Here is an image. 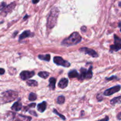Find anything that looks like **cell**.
I'll return each mask as SVG.
<instances>
[{
  "instance_id": "obj_1",
  "label": "cell",
  "mask_w": 121,
  "mask_h": 121,
  "mask_svg": "<svg viewBox=\"0 0 121 121\" xmlns=\"http://www.w3.org/2000/svg\"><path fill=\"white\" fill-rule=\"evenodd\" d=\"M82 40V37L78 32H74L69 37L63 40L61 44L63 46L69 47L74 46L79 43Z\"/></svg>"
},
{
  "instance_id": "obj_2",
  "label": "cell",
  "mask_w": 121,
  "mask_h": 121,
  "mask_svg": "<svg viewBox=\"0 0 121 121\" xmlns=\"http://www.w3.org/2000/svg\"><path fill=\"white\" fill-rule=\"evenodd\" d=\"M59 14V11L57 8H53L50 11V13L47 18V26L48 28H53L56 24Z\"/></svg>"
},
{
  "instance_id": "obj_3",
  "label": "cell",
  "mask_w": 121,
  "mask_h": 121,
  "mask_svg": "<svg viewBox=\"0 0 121 121\" xmlns=\"http://www.w3.org/2000/svg\"><path fill=\"white\" fill-rule=\"evenodd\" d=\"M3 100L4 102H10L16 99L18 97V93L13 91H7L2 93Z\"/></svg>"
},
{
  "instance_id": "obj_4",
  "label": "cell",
  "mask_w": 121,
  "mask_h": 121,
  "mask_svg": "<svg viewBox=\"0 0 121 121\" xmlns=\"http://www.w3.org/2000/svg\"><path fill=\"white\" fill-rule=\"evenodd\" d=\"M92 66H91L89 70H86V69L81 68L80 69V74H79L78 77V79L80 80L84 79H90L92 78L93 73H92Z\"/></svg>"
},
{
  "instance_id": "obj_5",
  "label": "cell",
  "mask_w": 121,
  "mask_h": 121,
  "mask_svg": "<svg viewBox=\"0 0 121 121\" xmlns=\"http://www.w3.org/2000/svg\"><path fill=\"white\" fill-rule=\"evenodd\" d=\"M121 50V39L119 36L114 35V44L110 46V52H117Z\"/></svg>"
},
{
  "instance_id": "obj_6",
  "label": "cell",
  "mask_w": 121,
  "mask_h": 121,
  "mask_svg": "<svg viewBox=\"0 0 121 121\" xmlns=\"http://www.w3.org/2000/svg\"><path fill=\"white\" fill-rule=\"evenodd\" d=\"M11 115V118H10L9 121H31V117L22 115L12 113Z\"/></svg>"
},
{
  "instance_id": "obj_7",
  "label": "cell",
  "mask_w": 121,
  "mask_h": 121,
  "mask_svg": "<svg viewBox=\"0 0 121 121\" xmlns=\"http://www.w3.org/2000/svg\"><path fill=\"white\" fill-rule=\"evenodd\" d=\"M53 60H54V63L56 64L57 65H59V66H61L66 67H69L70 66V63L69 61L63 60V58H61V57H54Z\"/></svg>"
},
{
  "instance_id": "obj_8",
  "label": "cell",
  "mask_w": 121,
  "mask_h": 121,
  "mask_svg": "<svg viewBox=\"0 0 121 121\" xmlns=\"http://www.w3.org/2000/svg\"><path fill=\"white\" fill-rule=\"evenodd\" d=\"M121 89V86L120 85H117L115 86H113V87H111V88L108 89L106 90V91L104 92V95L105 96H111L114 93H117L119 91H120Z\"/></svg>"
},
{
  "instance_id": "obj_9",
  "label": "cell",
  "mask_w": 121,
  "mask_h": 121,
  "mask_svg": "<svg viewBox=\"0 0 121 121\" xmlns=\"http://www.w3.org/2000/svg\"><path fill=\"white\" fill-rule=\"evenodd\" d=\"M79 50L81 52L85 53L86 54H89V55L93 57H98V54L94 50L91 48H89L87 47H83V48H80Z\"/></svg>"
},
{
  "instance_id": "obj_10",
  "label": "cell",
  "mask_w": 121,
  "mask_h": 121,
  "mask_svg": "<svg viewBox=\"0 0 121 121\" xmlns=\"http://www.w3.org/2000/svg\"><path fill=\"white\" fill-rule=\"evenodd\" d=\"M35 73L33 71H22L20 73V78L22 80H26L34 76Z\"/></svg>"
},
{
  "instance_id": "obj_11",
  "label": "cell",
  "mask_w": 121,
  "mask_h": 121,
  "mask_svg": "<svg viewBox=\"0 0 121 121\" xmlns=\"http://www.w3.org/2000/svg\"><path fill=\"white\" fill-rule=\"evenodd\" d=\"M15 7V2H13V3L10 4L6 6L3 9H2V12H1V15H4V16H6L7 14L8 13H10L12 10L14 8V7Z\"/></svg>"
},
{
  "instance_id": "obj_12",
  "label": "cell",
  "mask_w": 121,
  "mask_h": 121,
  "mask_svg": "<svg viewBox=\"0 0 121 121\" xmlns=\"http://www.w3.org/2000/svg\"><path fill=\"white\" fill-rule=\"evenodd\" d=\"M34 35V34L32 33H31L30 31L29 30H26L25 31H24L21 35H20V37H19V39L20 40H23V39H26L27 37H32Z\"/></svg>"
},
{
  "instance_id": "obj_13",
  "label": "cell",
  "mask_w": 121,
  "mask_h": 121,
  "mask_svg": "<svg viewBox=\"0 0 121 121\" xmlns=\"http://www.w3.org/2000/svg\"><path fill=\"white\" fill-rule=\"evenodd\" d=\"M22 108V105H21V102H20V100H19L18 101L16 102H15L11 107V109L13 110V111H16V112H17V111H20Z\"/></svg>"
},
{
  "instance_id": "obj_14",
  "label": "cell",
  "mask_w": 121,
  "mask_h": 121,
  "mask_svg": "<svg viewBox=\"0 0 121 121\" xmlns=\"http://www.w3.org/2000/svg\"><path fill=\"white\" fill-rule=\"evenodd\" d=\"M68 85V80L66 78H63L59 83V87L61 89L66 88Z\"/></svg>"
},
{
  "instance_id": "obj_15",
  "label": "cell",
  "mask_w": 121,
  "mask_h": 121,
  "mask_svg": "<svg viewBox=\"0 0 121 121\" xmlns=\"http://www.w3.org/2000/svg\"><path fill=\"white\" fill-rule=\"evenodd\" d=\"M47 103L46 102H43L42 103H40L39 105H37V110L40 112H44L46 109L47 106Z\"/></svg>"
},
{
  "instance_id": "obj_16",
  "label": "cell",
  "mask_w": 121,
  "mask_h": 121,
  "mask_svg": "<svg viewBox=\"0 0 121 121\" xmlns=\"http://www.w3.org/2000/svg\"><path fill=\"white\" fill-rule=\"evenodd\" d=\"M56 79L54 78H51L49 80V88L51 90H54L56 87Z\"/></svg>"
},
{
  "instance_id": "obj_17",
  "label": "cell",
  "mask_w": 121,
  "mask_h": 121,
  "mask_svg": "<svg viewBox=\"0 0 121 121\" xmlns=\"http://www.w3.org/2000/svg\"><path fill=\"white\" fill-rule=\"evenodd\" d=\"M110 102H111V104L112 105H115L117 104H121V96L116 97V98H114L113 99H111Z\"/></svg>"
},
{
  "instance_id": "obj_18",
  "label": "cell",
  "mask_w": 121,
  "mask_h": 121,
  "mask_svg": "<svg viewBox=\"0 0 121 121\" xmlns=\"http://www.w3.org/2000/svg\"><path fill=\"white\" fill-rule=\"evenodd\" d=\"M68 76L70 78H76L79 77V74L76 70H72L70 72H69Z\"/></svg>"
},
{
  "instance_id": "obj_19",
  "label": "cell",
  "mask_w": 121,
  "mask_h": 121,
  "mask_svg": "<svg viewBox=\"0 0 121 121\" xmlns=\"http://www.w3.org/2000/svg\"><path fill=\"white\" fill-rule=\"evenodd\" d=\"M39 59L42 60H44V61H49L50 60V54H46V55H43V54H40L38 56Z\"/></svg>"
},
{
  "instance_id": "obj_20",
  "label": "cell",
  "mask_w": 121,
  "mask_h": 121,
  "mask_svg": "<svg viewBox=\"0 0 121 121\" xmlns=\"http://www.w3.org/2000/svg\"><path fill=\"white\" fill-rule=\"evenodd\" d=\"M38 75L43 79H47L49 76V73L47 72H40L38 73Z\"/></svg>"
},
{
  "instance_id": "obj_21",
  "label": "cell",
  "mask_w": 121,
  "mask_h": 121,
  "mask_svg": "<svg viewBox=\"0 0 121 121\" xmlns=\"http://www.w3.org/2000/svg\"><path fill=\"white\" fill-rule=\"evenodd\" d=\"M27 84L28 86H33V87H34V86H37L38 85L37 82L35 81V80H27Z\"/></svg>"
},
{
  "instance_id": "obj_22",
  "label": "cell",
  "mask_w": 121,
  "mask_h": 121,
  "mask_svg": "<svg viewBox=\"0 0 121 121\" xmlns=\"http://www.w3.org/2000/svg\"><path fill=\"white\" fill-rule=\"evenodd\" d=\"M37 98V96L34 93H31L28 96V99L30 101H34V100H36Z\"/></svg>"
},
{
  "instance_id": "obj_23",
  "label": "cell",
  "mask_w": 121,
  "mask_h": 121,
  "mask_svg": "<svg viewBox=\"0 0 121 121\" xmlns=\"http://www.w3.org/2000/svg\"><path fill=\"white\" fill-rule=\"evenodd\" d=\"M35 106H36V104H35V103H33V104H30V105H28L27 106H25V107L24 108V111L26 112V111H28L30 108H33L35 107Z\"/></svg>"
},
{
  "instance_id": "obj_24",
  "label": "cell",
  "mask_w": 121,
  "mask_h": 121,
  "mask_svg": "<svg viewBox=\"0 0 121 121\" xmlns=\"http://www.w3.org/2000/svg\"><path fill=\"white\" fill-rule=\"evenodd\" d=\"M65 101V98L63 96H60L58 97L57 100V102L59 104H64Z\"/></svg>"
},
{
  "instance_id": "obj_25",
  "label": "cell",
  "mask_w": 121,
  "mask_h": 121,
  "mask_svg": "<svg viewBox=\"0 0 121 121\" xmlns=\"http://www.w3.org/2000/svg\"><path fill=\"white\" fill-rule=\"evenodd\" d=\"M53 112H54V113H56V115H57L58 116H59V117H60L62 119H63V120H66V118H65V117H64L63 115L59 113L56 109H53Z\"/></svg>"
},
{
  "instance_id": "obj_26",
  "label": "cell",
  "mask_w": 121,
  "mask_h": 121,
  "mask_svg": "<svg viewBox=\"0 0 121 121\" xmlns=\"http://www.w3.org/2000/svg\"><path fill=\"white\" fill-rule=\"evenodd\" d=\"M106 80L107 81H110V80H118V78H117V76H113L111 77V78H106Z\"/></svg>"
},
{
  "instance_id": "obj_27",
  "label": "cell",
  "mask_w": 121,
  "mask_h": 121,
  "mask_svg": "<svg viewBox=\"0 0 121 121\" xmlns=\"http://www.w3.org/2000/svg\"><path fill=\"white\" fill-rule=\"evenodd\" d=\"M97 99H98V101L100 102V101H102V100H103V99H104V98H103L102 96L101 95L98 94V95H97Z\"/></svg>"
},
{
  "instance_id": "obj_28",
  "label": "cell",
  "mask_w": 121,
  "mask_h": 121,
  "mask_svg": "<svg viewBox=\"0 0 121 121\" xmlns=\"http://www.w3.org/2000/svg\"><path fill=\"white\" fill-rule=\"evenodd\" d=\"M109 119V118L108 117H106L105 118L102 119H100V120H99L98 121H108Z\"/></svg>"
},
{
  "instance_id": "obj_29",
  "label": "cell",
  "mask_w": 121,
  "mask_h": 121,
  "mask_svg": "<svg viewBox=\"0 0 121 121\" xmlns=\"http://www.w3.org/2000/svg\"><path fill=\"white\" fill-rule=\"evenodd\" d=\"M29 112H30V114H32V115H34V116H35V117H37V113H35V112H34V111H29Z\"/></svg>"
},
{
  "instance_id": "obj_30",
  "label": "cell",
  "mask_w": 121,
  "mask_h": 121,
  "mask_svg": "<svg viewBox=\"0 0 121 121\" xmlns=\"http://www.w3.org/2000/svg\"><path fill=\"white\" fill-rule=\"evenodd\" d=\"M5 73V70L4 69L0 68V75H2V74H4Z\"/></svg>"
},
{
  "instance_id": "obj_31",
  "label": "cell",
  "mask_w": 121,
  "mask_h": 121,
  "mask_svg": "<svg viewBox=\"0 0 121 121\" xmlns=\"http://www.w3.org/2000/svg\"><path fill=\"white\" fill-rule=\"evenodd\" d=\"M117 119H118V120L121 121V112H119V113L117 115Z\"/></svg>"
},
{
  "instance_id": "obj_32",
  "label": "cell",
  "mask_w": 121,
  "mask_h": 121,
  "mask_svg": "<svg viewBox=\"0 0 121 121\" xmlns=\"http://www.w3.org/2000/svg\"><path fill=\"white\" fill-rule=\"evenodd\" d=\"M86 27H85V26H83V27H82L81 28V31L82 32H85L86 31Z\"/></svg>"
},
{
  "instance_id": "obj_33",
  "label": "cell",
  "mask_w": 121,
  "mask_h": 121,
  "mask_svg": "<svg viewBox=\"0 0 121 121\" xmlns=\"http://www.w3.org/2000/svg\"><path fill=\"white\" fill-rule=\"evenodd\" d=\"M39 1H40V0H33L32 2H33V4H37L39 2Z\"/></svg>"
},
{
  "instance_id": "obj_34",
  "label": "cell",
  "mask_w": 121,
  "mask_h": 121,
  "mask_svg": "<svg viewBox=\"0 0 121 121\" xmlns=\"http://www.w3.org/2000/svg\"><path fill=\"white\" fill-rule=\"evenodd\" d=\"M119 27H120V31H121V22H119Z\"/></svg>"
},
{
  "instance_id": "obj_35",
  "label": "cell",
  "mask_w": 121,
  "mask_h": 121,
  "mask_svg": "<svg viewBox=\"0 0 121 121\" xmlns=\"http://www.w3.org/2000/svg\"><path fill=\"white\" fill-rule=\"evenodd\" d=\"M28 15H26V17H25L24 18V20H26V19H27V17H28Z\"/></svg>"
},
{
  "instance_id": "obj_36",
  "label": "cell",
  "mask_w": 121,
  "mask_h": 121,
  "mask_svg": "<svg viewBox=\"0 0 121 121\" xmlns=\"http://www.w3.org/2000/svg\"><path fill=\"white\" fill-rule=\"evenodd\" d=\"M119 6L120 7H121V2H119Z\"/></svg>"
}]
</instances>
